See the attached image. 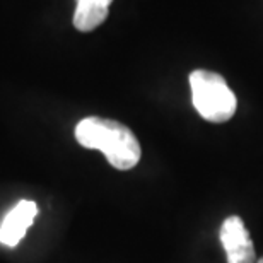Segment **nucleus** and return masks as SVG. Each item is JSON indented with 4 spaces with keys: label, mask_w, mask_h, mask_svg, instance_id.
Listing matches in <instances>:
<instances>
[{
    "label": "nucleus",
    "mask_w": 263,
    "mask_h": 263,
    "mask_svg": "<svg viewBox=\"0 0 263 263\" xmlns=\"http://www.w3.org/2000/svg\"><path fill=\"white\" fill-rule=\"evenodd\" d=\"M76 139L86 149L101 151L109 164L120 171L135 167L142 156L140 144L134 132L115 120L84 118L76 127Z\"/></svg>",
    "instance_id": "f257e3e1"
},
{
    "label": "nucleus",
    "mask_w": 263,
    "mask_h": 263,
    "mask_svg": "<svg viewBox=\"0 0 263 263\" xmlns=\"http://www.w3.org/2000/svg\"><path fill=\"white\" fill-rule=\"evenodd\" d=\"M190 87L193 106L203 120L224 123L234 117L238 99L226 79L217 72L193 70L190 73Z\"/></svg>",
    "instance_id": "f03ea898"
},
{
    "label": "nucleus",
    "mask_w": 263,
    "mask_h": 263,
    "mask_svg": "<svg viewBox=\"0 0 263 263\" xmlns=\"http://www.w3.org/2000/svg\"><path fill=\"white\" fill-rule=\"evenodd\" d=\"M220 243L226 250L228 263H255V246L243 219L231 215L220 228Z\"/></svg>",
    "instance_id": "7ed1b4c3"
},
{
    "label": "nucleus",
    "mask_w": 263,
    "mask_h": 263,
    "mask_svg": "<svg viewBox=\"0 0 263 263\" xmlns=\"http://www.w3.org/2000/svg\"><path fill=\"white\" fill-rule=\"evenodd\" d=\"M38 214V207L31 200H21L10 212L5 215L0 226V243L5 246H15L24 238L26 231Z\"/></svg>",
    "instance_id": "20e7f679"
},
{
    "label": "nucleus",
    "mask_w": 263,
    "mask_h": 263,
    "mask_svg": "<svg viewBox=\"0 0 263 263\" xmlns=\"http://www.w3.org/2000/svg\"><path fill=\"white\" fill-rule=\"evenodd\" d=\"M111 2L113 0H77L73 26L82 33L96 29L106 21Z\"/></svg>",
    "instance_id": "39448f33"
},
{
    "label": "nucleus",
    "mask_w": 263,
    "mask_h": 263,
    "mask_svg": "<svg viewBox=\"0 0 263 263\" xmlns=\"http://www.w3.org/2000/svg\"><path fill=\"white\" fill-rule=\"evenodd\" d=\"M258 263H263V258H261V260H260V261H258Z\"/></svg>",
    "instance_id": "423d86ee"
}]
</instances>
